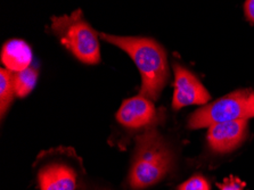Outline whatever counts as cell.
Masks as SVG:
<instances>
[{
  "instance_id": "52a82bcc",
  "label": "cell",
  "mask_w": 254,
  "mask_h": 190,
  "mask_svg": "<svg viewBox=\"0 0 254 190\" xmlns=\"http://www.w3.org/2000/svg\"><path fill=\"white\" fill-rule=\"evenodd\" d=\"M248 132V122L233 121L215 123L209 127L207 143L215 153L233 152L244 141Z\"/></svg>"
},
{
  "instance_id": "ba28073f",
  "label": "cell",
  "mask_w": 254,
  "mask_h": 190,
  "mask_svg": "<svg viewBox=\"0 0 254 190\" xmlns=\"http://www.w3.org/2000/svg\"><path fill=\"white\" fill-rule=\"evenodd\" d=\"M41 190H75L76 173L66 164L54 163L38 174Z\"/></svg>"
},
{
  "instance_id": "7c38bea8",
  "label": "cell",
  "mask_w": 254,
  "mask_h": 190,
  "mask_svg": "<svg viewBox=\"0 0 254 190\" xmlns=\"http://www.w3.org/2000/svg\"><path fill=\"white\" fill-rule=\"evenodd\" d=\"M179 190H210V185L202 176H194L179 186Z\"/></svg>"
},
{
  "instance_id": "4fadbf2b",
  "label": "cell",
  "mask_w": 254,
  "mask_h": 190,
  "mask_svg": "<svg viewBox=\"0 0 254 190\" xmlns=\"http://www.w3.org/2000/svg\"><path fill=\"white\" fill-rule=\"evenodd\" d=\"M219 190H245V184L238 178L230 177L224 180V182L218 185Z\"/></svg>"
},
{
  "instance_id": "9a60e30c",
  "label": "cell",
  "mask_w": 254,
  "mask_h": 190,
  "mask_svg": "<svg viewBox=\"0 0 254 190\" xmlns=\"http://www.w3.org/2000/svg\"><path fill=\"white\" fill-rule=\"evenodd\" d=\"M88 190H111L109 188H104V187H99V186H87Z\"/></svg>"
},
{
  "instance_id": "8992f818",
  "label": "cell",
  "mask_w": 254,
  "mask_h": 190,
  "mask_svg": "<svg viewBox=\"0 0 254 190\" xmlns=\"http://www.w3.org/2000/svg\"><path fill=\"white\" fill-rule=\"evenodd\" d=\"M117 120L130 129H140L156 123L159 114L152 100L139 95L122 103L117 113Z\"/></svg>"
},
{
  "instance_id": "5b68a950",
  "label": "cell",
  "mask_w": 254,
  "mask_h": 190,
  "mask_svg": "<svg viewBox=\"0 0 254 190\" xmlns=\"http://www.w3.org/2000/svg\"><path fill=\"white\" fill-rule=\"evenodd\" d=\"M175 92L172 106L175 110L190 106V105H205L211 96L197 77L187 68L175 65Z\"/></svg>"
},
{
  "instance_id": "3957f363",
  "label": "cell",
  "mask_w": 254,
  "mask_h": 190,
  "mask_svg": "<svg viewBox=\"0 0 254 190\" xmlns=\"http://www.w3.org/2000/svg\"><path fill=\"white\" fill-rule=\"evenodd\" d=\"M52 31L61 44L84 64H98L101 62L99 34L83 18L81 9L52 18Z\"/></svg>"
},
{
  "instance_id": "277c9868",
  "label": "cell",
  "mask_w": 254,
  "mask_h": 190,
  "mask_svg": "<svg viewBox=\"0 0 254 190\" xmlns=\"http://www.w3.org/2000/svg\"><path fill=\"white\" fill-rule=\"evenodd\" d=\"M254 118V90L243 89L198 108L188 120V127L202 129L215 123L246 121Z\"/></svg>"
},
{
  "instance_id": "7a4b0ae2",
  "label": "cell",
  "mask_w": 254,
  "mask_h": 190,
  "mask_svg": "<svg viewBox=\"0 0 254 190\" xmlns=\"http://www.w3.org/2000/svg\"><path fill=\"white\" fill-rule=\"evenodd\" d=\"M172 164L170 148L155 129L148 127L137 137L129 186L133 190H142L156 185L171 171Z\"/></svg>"
},
{
  "instance_id": "30bf717a",
  "label": "cell",
  "mask_w": 254,
  "mask_h": 190,
  "mask_svg": "<svg viewBox=\"0 0 254 190\" xmlns=\"http://www.w3.org/2000/svg\"><path fill=\"white\" fill-rule=\"evenodd\" d=\"M15 95L14 72L6 68L0 69V111L1 116L8 110Z\"/></svg>"
},
{
  "instance_id": "8fae6325",
  "label": "cell",
  "mask_w": 254,
  "mask_h": 190,
  "mask_svg": "<svg viewBox=\"0 0 254 190\" xmlns=\"http://www.w3.org/2000/svg\"><path fill=\"white\" fill-rule=\"evenodd\" d=\"M38 71L33 67H29L22 72L14 73L15 95L20 98L28 96L37 84Z\"/></svg>"
},
{
  "instance_id": "5bb4252c",
  "label": "cell",
  "mask_w": 254,
  "mask_h": 190,
  "mask_svg": "<svg viewBox=\"0 0 254 190\" xmlns=\"http://www.w3.org/2000/svg\"><path fill=\"white\" fill-rule=\"evenodd\" d=\"M246 18L254 24V0H248L244 5Z\"/></svg>"
},
{
  "instance_id": "6da1fadb",
  "label": "cell",
  "mask_w": 254,
  "mask_h": 190,
  "mask_svg": "<svg viewBox=\"0 0 254 190\" xmlns=\"http://www.w3.org/2000/svg\"><path fill=\"white\" fill-rule=\"evenodd\" d=\"M98 34L103 40L121 48L136 63L141 75L139 95L149 100L159 98L169 77L167 53L162 46L148 38Z\"/></svg>"
},
{
  "instance_id": "9c48e42d",
  "label": "cell",
  "mask_w": 254,
  "mask_h": 190,
  "mask_svg": "<svg viewBox=\"0 0 254 190\" xmlns=\"http://www.w3.org/2000/svg\"><path fill=\"white\" fill-rule=\"evenodd\" d=\"M31 62H32V50L25 41L13 39L3 45L1 63L6 69L14 73L22 72L30 67Z\"/></svg>"
}]
</instances>
